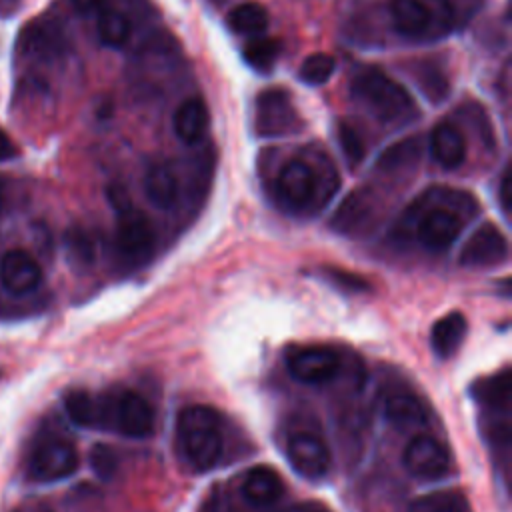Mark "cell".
<instances>
[{"mask_svg": "<svg viewBox=\"0 0 512 512\" xmlns=\"http://www.w3.org/2000/svg\"><path fill=\"white\" fill-rule=\"evenodd\" d=\"M336 170L326 156L310 162L306 158L288 160L274 182V196L282 210L302 214L322 206L338 188Z\"/></svg>", "mask_w": 512, "mask_h": 512, "instance_id": "cell-1", "label": "cell"}, {"mask_svg": "<svg viewBox=\"0 0 512 512\" xmlns=\"http://www.w3.org/2000/svg\"><path fill=\"white\" fill-rule=\"evenodd\" d=\"M350 96L378 122L388 126H406L418 118L410 92L374 66L362 68L352 76Z\"/></svg>", "mask_w": 512, "mask_h": 512, "instance_id": "cell-2", "label": "cell"}, {"mask_svg": "<svg viewBox=\"0 0 512 512\" xmlns=\"http://www.w3.org/2000/svg\"><path fill=\"white\" fill-rule=\"evenodd\" d=\"M176 440L182 458L190 468L204 472L218 464L222 456V420L212 406H188L178 414Z\"/></svg>", "mask_w": 512, "mask_h": 512, "instance_id": "cell-3", "label": "cell"}, {"mask_svg": "<svg viewBox=\"0 0 512 512\" xmlns=\"http://www.w3.org/2000/svg\"><path fill=\"white\" fill-rule=\"evenodd\" d=\"M444 202V206H430L428 210H422L416 202L412 204V210L420 212L416 222V238L432 252L450 248L464 226L460 214H474L478 208L474 198L460 190H446Z\"/></svg>", "mask_w": 512, "mask_h": 512, "instance_id": "cell-4", "label": "cell"}, {"mask_svg": "<svg viewBox=\"0 0 512 512\" xmlns=\"http://www.w3.org/2000/svg\"><path fill=\"white\" fill-rule=\"evenodd\" d=\"M154 426V410L138 392L124 390L116 396H100V428L116 430L130 438H148Z\"/></svg>", "mask_w": 512, "mask_h": 512, "instance_id": "cell-5", "label": "cell"}, {"mask_svg": "<svg viewBox=\"0 0 512 512\" xmlns=\"http://www.w3.org/2000/svg\"><path fill=\"white\" fill-rule=\"evenodd\" d=\"M78 468V452L72 442L60 436L40 438L30 450L26 472L34 482L50 484L72 476Z\"/></svg>", "mask_w": 512, "mask_h": 512, "instance_id": "cell-6", "label": "cell"}, {"mask_svg": "<svg viewBox=\"0 0 512 512\" xmlns=\"http://www.w3.org/2000/svg\"><path fill=\"white\" fill-rule=\"evenodd\" d=\"M254 130L260 138H280L300 132L302 120L282 88H266L256 96Z\"/></svg>", "mask_w": 512, "mask_h": 512, "instance_id": "cell-7", "label": "cell"}, {"mask_svg": "<svg viewBox=\"0 0 512 512\" xmlns=\"http://www.w3.org/2000/svg\"><path fill=\"white\" fill-rule=\"evenodd\" d=\"M286 458L290 466L308 480H320L330 472L332 454L326 442L306 430L294 432L286 440Z\"/></svg>", "mask_w": 512, "mask_h": 512, "instance_id": "cell-8", "label": "cell"}, {"mask_svg": "<svg viewBox=\"0 0 512 512\" xmlns=\"http://www.w3.org/2000/svg\"><path fill=\"white\" fill-rule=\"evenodd\" d=\"M286 368L294 380L318 386L336 378L340 370V358L332 348L304 346L294 348L286 356Z\"/></svg>", "mask_w": 512, "mask_h": 512, "instance_id": "cell-9", "label": "cell"}, {"mask_svg": "<svg viewBox=\"0 0 512 512\" xmlns=\"http://www.w3.org/2000/svg\"><path fill=\"white\" fill-rule=\"evenodd\" d=\"M452 466L446 446L430 434L412 438L404 450V468L418 480H440Z\"/></svg>", "mask_w": 512, "mask_h": 512, "instance_id": "cell-10", "label": "cell"}, {"mask_svg": "<svg viewBox=\"0 0 512 512\" xmlns=\"http://www.w3.org/2000/svg\"><path fill=\"white\" fill-rule=\"evenodd\" d=\"M116 248L126 258H144L154 248V226L144 212L134 208L130 202L116 208Z\"/></svg>", "mask_w": 512, "mask_h": 512, "instance_id": "cell-11", "label": "cell"}, {"mask_svg": "<svg viewBox=\"0 0 512 512\" xmlns=\"http://www.w3.org/2000/svg\"><path fill=\"white\" fill-rule=\"evenodd\" d=\"M508 258V240L492 224L486 222L472 232L460 250V264L466 268H492Z\"/></svg>", "mask_w": 512, "mask_h": 512, "instance_id": "cell-12", "label": "cell"}, {"mask_svg": "<svg viewBox=\"0 0 512 512\" xmlns=\"http://www.w3.org/2000/svg\"><path fill=\"white\" fill-rule=\"evenodd\" d=\"M0 282L6 292L26 296L42 282V268L38 260L22 248L8 250L0 260Z\"/></svg>", "mask_w": 512, "mask_h": 512, "instance_id": "cell-13", "label": "cell"}, {"mask_svg": "<svg viewBox=\"0 0 512 512\" xmlns=\"http://www.w3.org/2000/svg\"><path fill=\"white\" fill-rule=\"evenodd\" d=\"M390 20L394 30L410 40L438 38L436 24L426 0H392Z\"/></svg>", "mask_w": 512, "mask_h": 512, "instance_id": "cell-14", "label": "cell"}, {"mask_svg": "<svg viewBox=\"0 0 512 512\" xmlns=\"http://www.w3.org/2000/svg\"><path fill=\"white\" fill-rule=\"evenodd\" d=\"M22 50L28 56L54 58L66 50L64 30L50 20H38L22 30Z\"/></svg>", "mask_w": 512, "mask_h": 512, "instance_id": "cell-15", "label": "cell"}, {"mask_svg": "<svg viewBox=\"0 0 512 512\" xmlns=\"http://www.w3.org/2000/svg\"><path fill=\"white\" fill-rule=\"evenodd\" d=\"M430 152L444 170H456L466 160V142L462 132L450 122L436 124L430 134Z\"/></svg>", "mask_w": 512, "mask_h": 512, "instance_id": "cell-16", "label": "cell"}, {"mask_svg": "<svg viewBox=\"0 0 512 512\" xmlns=\"http://www.w3.org/2000/svg\"><path fill=\"white\" fill-rule=\"evenodd\" d=\"M144 192L156 208L170 210L176 204L180 192L176 170L168 162L152 164L144 176Z\"/></svg>", "mask_w": 512, "mask_h": 512, "instance_id": "cell-17", "label": "cell"}, {"mask_svg": "<svg viewBox=\"0 0 512 512\" xmlns=\"http://www.w3.org/2000/svg\"><path fill=\"white\" fill-rule=\"evenodd\" d=\"M284 494L280 474L270 466H256L242 480V496L254 506L274 504Z\"/></svg>", "mask_w": 512, "mask_h": 512, "instance_id": "cell-18", "label": "cell"}, {"mask_svg": "<svg viewBox=\"0 0 512 512\" xmlns=\"http://www.w3.org/2000/svg\"><path fill=\"white\" fill-rule=\"evenodd\" d=\"M176 136L186 144H196L208 128V106L202 98L184 100L172 118Z\"/></svg>", "mask_w": 512, "mask_h": 512, "instance_id": "cell-19", "label": "cell"}, {"mask_svg": "<svg viewBox=\"0 0 512 512\" xmlns=\"http://www.w3.org/2000/svg\"><path fill=\"white\" fill-rule=\"evenodd\" d=\"M384 416L396 426H418L428 420L426 406L412 392H390L384 398Z\"/></svg>", "mask_w": 512, "mask_h": 512, "instance_id": "cell-20", "label": "cell"}, {"mask_svg": "<svg viewBox=\"0 0 512 512\" xmlns=\"http://www.w3.org/2000/svg\"><path fill=\"white\" fill-rule=\"evenodd\" d=\"M466 336V318L460 312H450L434 322L430 332L432 350L440 358H450L460 348Z\"/></svg>", "mask_w": 512, "mask_h": 512, "instance_id": "cell-21", "label": "cell"}, {"mask_svg": "<svg viewBox=\"0 0 512 512\" xmlns=\"http://www.w3.org/2000/svg\"><path fill=\"white\" fill-rule=\"evenodd\" d=\"M372 214V204L368 202L366 192L356 190L340 204L338 212L332 218V226L344 234H356L358 228L368 224Z\"/></svg>", "mask_w": 512, "mask_h": 512, "instance_id": "cell-22", "label": "cell"}, {"mask_svg": "<svg viewBox=\"0 0 512 512\" xmlns=\"http://www.w3.org/2000/svg\"><path fill=\"white\" fill-rule=\"evenodd\" d=\"M96 32L104 46L122 48L132 34V24L128 16L112 6H104L96 14Z\"/></svg>", "mask_w": 512, "mask_h": 512, "instance_id": "cell-23", "label": "cell"}, {"mask_svg": "<svg viewBox=\"0 0 512 512\" xmlns=\"http://www.w3.org/2000/svg\"><path fill=\"white\" fill-rule=\"evenodd\" d=\"M64 410L76 426L100 428V396L74 390L64 398Z\"/></svg>", "mask_w": 512, "mask_h": 512, "instance_id": "cell-24", "label": "cell"}, {"mask_svg": "<svg viewBox=\"0 0 512 512\" xmlns=\"http://www.w3.org/2000/svg\"><path fill=\"white\" fill-rule=\"evenodd\" d=\"M420 138L418 136H408L392 146H388L376 160V168L384 172H394V170H404L408 166H414L420 158Z\"/></svg>", "mask_w": 512, "mask_h": 512, "instance_id": "cell-25", "label": "cell"}, {"mask_svg": "<svg viewBox=\"0 0 512 512\" xmlns=\"http://www.w3.org/2000/svg\"><path fill=\"white\" fill-rule=\"evenodd\" d=\"M226 20L236 34H260L268 26V10L258 2H244L232 8Z\"/></svg>", "mask_w": 512, "mask_h": 512, "instance_id": "cell-26", "label": "cell"}, {"mask_svg": "<svg viewBox=\"0 0 512 512\" xmlns=\"http://www.w3.org/2000/svg\"><path fill=\"white\" fill-rule=\"evenodd\" d=\"M418 64L420 66L414 70V76L420 90L430 102L440 104L450 92V82L446 74L434 62H418Z\"/></svg>", "mask_w": 512, "mask_h": 512, "instance_id": "cell-27", "label": "cell"}, {"mask_svg": "<svg viewBox=\"0 0 512 512\" xmlns=\"http://www.w3.org/2000/svg\"><path fill=\"white\" fill-rule=\"evenodd\" d=\"M280 42L274 38H254L244 44V60L258 72L266 74L274 68L280 56Z\"/></svg>", "mask_w": 512, "mask_h": 512, "instance_id": "cell-28", "label": "cell"}, {"mask_svg": "<svg viewBox=\"0 0 512 512\" xmlns=\"http://www.w3.org/2000/svg\"><path fill=\"white\" fill-rule=\"evenodd\" d=\"M334 70H336L334 56L326 52H314L302 60L298 68V80L310 86H320L330 80Z\"/></svg>", "mask_w": 512, "mask_h": 512, "instance_id": "cell-29", "label": "cell"}, {"mask_svg": "<svg viewBox=\"0 0 512 512\" xmlns=\"http://www.w3.org/2000/svg\"><path fill=\"white\" fill-rule=\"evenodd\" d=\"M336 134H338V144H340V150H342L348 166L356 168L364 160V154H366L362 136L358 134V130L352 124H348L344 120L338 122Z\"/></svg>", "mask_w": 512, "mask_h": 512, "instance_id": "cell-30", "label": "cell"}, {"mask_svg": "<svg viewBox=\"0 0 512 512\" xmlns=\"http://www.w3.org/2000/svg\"><path fill=\"white\" fill-rule=\"evenodd\" d=\"M426 512H472L468 500L460 492H442L428 498Z\"/></svg>", "mask_w": 512, "mask_h": 512, "instance_id": "cell-31", "label": "cell"}, {"mask_svg": "<svg viewBox=\"0 0 512 512\" xmlns=\"http://www.w3.org/2000/svg\"><path fill=\"white\" fill-rule=\"evenodd\" d=\"M90 466L100 478H112L116 472V456L108 446L98 444L90 452Z\"/></svg>", "mask_w": 512, "mask_h": 512, "instance_id": "cell-32", "label": "cell"}, {"mask_svg": "<svg viewBox=\"0 0 512 512\" xmlns=\"http://www.w3.org/2000/svg\"><path fill=\"white\" fill-rule=\"evenodd\" d=\"M510 188H512V178H510V168L506 166L500 178V188H498V196H500V206L504 210V214L510 212Z\"/></svg>", "mask_w": 512, "mask_h": 512, "instance_id": "cell-33", "label": "cell"}, {"mask_svg": "<svg viewBox=\"0 0 512 512\" xmlns=\"http://www.w3.org/2000/svg\"><path fill=\"white\" fill-rule=\"evenodd\" d=\"M328 274H330V278H332L334 282H338V284H344V286H348V288H352V290H360V288H366V282H364L362 278H356V276H352V274H346V272H342V270H330Z\"/></svg>", "mask_w": 512, "mask_h": 512, "instance_id": "cell-34", "label": "cell"}, {"mask_svg": "<svg viewBox=\"0 0 512 512\" xmlns=\"http://www.w3.org/2000/svg\"><path fill=\"white\" fill-rule=\"evenodd\" d=\"M72 6L84 16H96L106 6V0H72Z\"/></svg>", "mask_w": 512, "mask_h": 512, "instance_id": "cell-35", "label": "cell"}, {"mask_svg": "<svg viewBox=\"0 0 512 512\" xmlns=\"http://www.w3.org/2000/svg\"><path fill=\"white\" fill-rule=\"evenodd\" d=\"M16 154H18V150H16L14 142L10 140V136L6 132L0 130V162L12 160Z\"/></svg>", "mask_w": 512, "mask_h": 512, "instance_id": "cell-36", "label": "cell"}, {"mask_svg": "<svg viewBox=\"0 0 512 512\" xmlns=\"http://www.w3.org/2000/svg\"><path fill=\"white\" fill-rule=\"evenodd\" d=\"M22 6V0H0V18L14 16Z\"/></svg>", "mask_w": 512, "mask_h": 512, "instance_id": "cell-37", "label": "cell"}, {"mask_svg": "<svg viewBox=\"0 0 512 512\" xmlns=\"http://www.w3.org/2000/svg\"><path fill=\"white\" fill-rule=\"evenodd\" d=\"M18 512H50L48 508H26V510H18Z\"/></svg>", "mask_w": 512, "mask_h": 512, "instance_id": "cell-38", "label": "cell"}, {"mask_svg": "<svg viewBox=\"0 0 512 512\" xmlns=\"http://www.w3.org/2000/svg\"><path fill=\"white\" fill-rule=\"evenodd\" d=\"M4 212V194H2V188H0V214Z\"/></svg>", "mask_w": 512, "mask_h": 512, "instance_id": "cell-39", "label": "cell"}]
</instances>
